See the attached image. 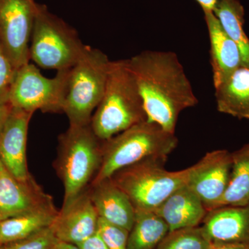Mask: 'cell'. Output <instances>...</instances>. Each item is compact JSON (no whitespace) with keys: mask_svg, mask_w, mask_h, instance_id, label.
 <instances>
[{"mask_svg":"<svg viewBox=\"0 0 249 249\" xmlns=\"http://www.w3.org/2000/svg\"><path fill=\"white\" fill-rule=\"evenodd\" d=\"M198 4L200 5L203 11H212L213 12L214 8L217 6L219 0H196Z\"/></svg>","mask_w":249,"mask_h":249,"instance_id":"f546056e","label":"cell"},{"mask_svg":"<svg viewBox=\"0 0 249 249\" xmlns=\"http://www.w3.org/2000/svg\"><path fill=\"white\" fill-rule=\"evenodd\" d=\"M88 191L100 218L129 232L135 219V209L111 178L90 185Z\"/></svg>","mask_w":249,"mask_h":249,"instance_id":"9a60e30c","label":"cell"},{"mask_svg":"<svg viewBox=\"0 0 249 249\" xmlns=\"http://www.w3.org/2000/svg\"><path fill=\"white\" fill-rule=\"evenodd\" d=\"M209 249H249V243L212 242Z\"/></svg>","mask_w":249,"mask_h":249,"instance_id":"f1b7e54d","label":"cell"},{"mask_svg":"<svg viewBox=\"0 0 249 249\" xmlns=\"http://www.w3.org/2000/svg\"><path fill=\"white\" fill-rule=\"evenodd\" d=\"M98 231L102 236L109 249H127L129 231L100 218Z\"/></svg>","mask_w":249,"mask_h":249,"instance_id":"d4e9b609","label":"cell"},{"mask_svg":"<svg viewBox=\"0 0 249 249\" xmlns=\"http://www.w3.org/2000/svg\"><path fill=\"white\" fill-rule=\"evenodd\" d=\"M88 45L68 23L38 4L31 34L30 60L47 70H70L83 56Z\"/></svg>","mask_w":249,"mask_h":249,"instance_id":"8992f818","label":"cell"},{"mask_svg":"<svg viewBox=\"0 0 249 249\" xmlns=\"http://www.w3.org/2000/svg\"><path fill=\"white\" fill-rule=\"evenodd\" d=\"M213 13L226 34L240 48L243 65H249V38L244 29L243 6L238 0H219Z\"/></svg>","mask_w":249,"mask_h":249,"instance_id":"44dd1931","label":"cell"},{"mask_svg":"<svg viewBox=\"0 0 249 249\" xmlns=\"http://www.w3.org/2000/svg\"><path fill=\"white\" fill-rule=\"evenodd\" d=\"M212 242L201 226L170 231L156 249H209Z\"/></svg>","mask_w":249,"mask_h":249,"instance_id":"603a6c76","label":"cell"},{"mask_svg":"<svg viewBox=\"0 0 249 249\" xmlns=\"http://www.w3.org/2000/svg\"><path fill=\"white\" fill-rule=\"evenodd\" d=\"M48 249H80L79 247L73 244L68 243V242H62V241H57L53 244L52 247H49Z\"/></svg>","mask_w":249,"mask_h":249,"instance_id":"4dcf8cb0","label":"cell"},{"mask_svg":"<svg viewBox=\"0 0 249 249\" xmlns=\"http://www.w3.org/2000/svg\"><path fill=\"white\" fill-rule=\"evenodd\" d=\"M99 219L88 188L62 206L51 228L57 240L78 245L97 232Z\"/></svg>","mask_w":249,"mask_h":249,"instance_id":"7c38bea8","label":"cell"},{"mask_svg":"<svg viewBox=\"0 0 249 249\" xmlns=\"http://www.w3.org/2000/svg\"><path fill=\"white\" fill-rule=\"evenodd\" d=\"M211 46V64L214 88L220 85L242 65V54L237 44L226 34L212 11H204Z\"/></svg>","mask_w":249,"mask_h":249,"instance_id":"2e32d148","label":"cell"},{"mask_svg":"<svg viewBox=\"0 0 249 249\" xmlns=\"http://www.w3.org/2000/svg\"><path fill=\"white\" fill-rule=\"evenodd\" d=\"M58 211L53 206L1 221L0 246L27 238L50 227Z\"/></svg>","mask_w":249,"mask_h":249,"instance_id":"d6986e66","label":"cell"},{"mask_svg":"<svg viewBox=\"0 0 249 249\" xmlns=\"http://www.w3.org/2000/svg\"><path fill=\"white\" fill-rule=\"evenodd\" d=\"M103 160V141L91 124L70 125L58 138L55 169L64 186L62 206L86 191L96 178Z\"/></svg>","mask_w":249,"mask_h":249,"instance_id":"277c9868","label":"cell"},{"mask_svg":"<svg viewBox=\"0 0 249 249\" xmlns=\"http://www.w3.org/2000/svg\"><path fill=\"white\" fill-rule=\"evenodd\" d=\"M37 6L35 0H0V41L16 71L30 62Z\"/></svg>","mask_w":249,"mask_h":249,"instance_id":"9c48e42d","label":"cell"},{"mask_svg":"<svg viewBox=\"0 0 249 249\" xmlns=\"http://www.w3.org/2000/svg\"><path fill=\"white\" fill-rule=\"evenodd\" d=\"M110 63L102 51L88 46L83 56L70 70L63 107L70 125L90 124L106 89Z\"/></svg>","mask_w":249,"mask_h":249,"instance_id":"52a82bcc","label":"cell"},{"mask_svg":"<svg viewBox=\"0 0 249 249\" xmlns=\"http://www.w3.org/2000/svg\"><path fill=\"white\" fill-rule=\"evenodd\" d=\"M71 69L57 71L52 78L30 62L18 69L8 91L11 107L32 114L63 112Z\"/></svg>","mask_w":249,"mask_h":249,"instance_id":"ba28073f","label":"cell"},{"mask_svg":"<svg viewBox=\"0 0 249 249\" xmlns=\"http://www.w3.org/2000/svg\"><path fill=\"white\" fill-rule=\"evenodd\" d=\"M166 158H148L116 172L111 179L127 195L135 211H155L188 185L194 165L178 171L165 168Z\"/></svg>","mask_w":249,"mask_h":249,"instance_id":"5b68a950","label":"cell"},{"mask_svg":"<svg viewBox=\"0 0 249 249\" xmlns=\"http://www.w3.org/2000/svg\"><path fill=\"white\" fill-rule=\"evenodd\" d=\"M201 227L211 242L249 243V202L209 211Z\"/></svg>","mask_w":249,"mask_h":249,"instance_id":"5bb4252c","label":"cell"},{"mask_svg":"<svg viewBox=\"0 0 249 249\" xmlns=\"http://www.w3.org/2000/svg\"><path fill=\"white\" fill-rule=\"evenodd\" d=\"M147 120L135 77L127 60L111 61L106 89L91 117L93 132L105 141Z\"/></svg>","mask_w":249,"mask_h":249,"instance_id":"7a4b0ae2","label":"cell"},{"mask_svg":"<svg viewBox=\"0 0 249 249\" xmlns=\"http://www.w3.org/2000/svg\"><path fill=\"white\" fill-rule=\"evenodd\" d=\"M231 158L229 186L216 208L227 205L242 206L249 202V142L232 152Z\"/></svg>","mask_w":249,"mask_h":249,"instance_id":"7402d4cb","label":"cell"},{"mask_svg":"<svg viewBox=\"0 0 249 249\" xmlns=\"http://www.w3.org/2000/svg\"><path fill=\"white\" fill-rule=\"evenodd\" d=\"M175 134L148 120L103 141L101 168L91 184L111 178L123 168L148 158H166L176 149Z\"/></svg>","mask_w":249,"mask_h":249,"instance_id":"3957f363","label":"cell"},{"mask_svg":"<svg viewBox=\"0 0 249 249\" xmlns=\"http://www.w3.org/2000/svg\"><path fill=\"white\" fill-rule=\"evenodd\" d=\"M32 113L11 108L0 135V160L19 180L31 176L28 169V129Z\"/></svg>","mask_w":249,"mask_h":249,"instance_id":"4fadbf2b","label":"cell"},{"mask_svg":"<svg viewBox=\"0 0 249 249\" xmlns=\"http://www.w3.org/2000/svg\"><path fill=\"white\" fill-rule=\"evenodd\" d=\"M169 231L168 224L155 211H136L127 249H156Z\"/></svg>","mask_w":249,"mask_h":249,"instance_id":"ffe728a7","label":"cell"},{"mask_svg":"<svg viewBox=\"0 0 249 249\" xmlns=\"http://www.w3.org/2000/svg\"><path fill=\"white\" fill-rule=\"evenodd\" d=\"M155 212L168 224L170 231L200 226L209 211L188 185L174 192Z\"/></svg>","mask_w":249,"mask_h":249,"instance_id":"e0dca14e","label":"cell"},{"mask_svg":"<svg viewBox=\"0 0 249 249\" xmlns=\"http://www.w3.org/2000/svg\"><path fill=\"white\" fill-rule=\"evenodd\" d=\"M214 89L218 111L249 120V65L237 68Z\"/></svg>","mask_w":249,"mask_h":249,"instance_id":"ac0fdd59","label":"cell"},{"mask_svg":"<svg viewBox=\"0 0 249 249\" xmlns=\"http://www.w3.org/2000/svg\"><path fill=\"white\" fill-rule=\"evenodd\" d=\"M58 240L50 227L27 238L1 245L0 249H48Z\"/></svg>","mask_w":249,"mask_h":249,"instance_id":"cb8c5ba5","label":"cell"},{"mask_svg":"<svg viewBox=\"0 0 249 249\" xmlns=\"http://www.w3.org/2000/svg\"><path fill=\"white\" fill-rule=\"evenodd\" d=\"M16 70L0 41V96L9 90Z\"/></svg>","mask_w":249,"mask_h":249,"instance_id":"484cf974","label":"cell"},{"mask_svg":"<svg viewBox=\"0 0 249 249\" xmlns=\"http://www.w3.org/2000/svg\"><path fill=\"white\" fill-rule=\"evenodd\" d=\"M9 91V90H8ZM8 91L0 96V135L4 127L5 122L11 110V105L10 103Z\"/></svg>","mask_w":249,"mask_h":249,"instance_id":"83f0119b","label":"cell"},{"mask_svg":"<svg viewBox=\"0 0 249 249\" xmlns=\"http://www.w3.org/2000/svg\"><path fill=\"white\" fill-rule=\"evenodd\" d=\"M77 246L80 249H109L98 231Z\"/></svg>","mask_w":249,"mask_h":249,"instance_id":"4316f807","label":"cell"},{"mask_svg":"<svg viewBox=\"0 0 249 249\" xmlns=\"http://www.w3.org/2000/svg\"><path fill=\"white\" fill-rule=\"evenodd\" d=\"M53 206L52 196L32 175L25 180L18 179L0 160V222Z\"/></svg>","mask_w":249,"mask_h":249,"instance_id":"8fae6325","label":"cell"},{"mask_svg":"<svg viewBox=\"0 0 249 249\" xmlns=\"http://www.w3.org/2000/svg\"><path fill=\"white\" fill-rule=\"evenodd\" d=\"M194 165L188 186L200 198L208 211L215 209L227 191L231 174V152H208Z\"/></svg>","mask_w":249,"mask_h":249,"instance_id":"30bf717a","label":"cell"},{"mask_svg":"<svg viewBox=\"0 0 249 249\" xmlns=\"http://www.w3.org/2000/svg\"><path fill=\"white\" fill-rule=\"evenodd\" d=\"M127 62L138 85L147 120L175 134L180 114L199 102L178 55L146 50L127 59Z\"/></svg>","mask_w":249,"mask_h":249,"instance_id":"6da1fadb","label":"cell"}]
</instances>
